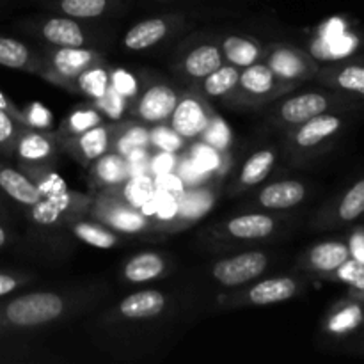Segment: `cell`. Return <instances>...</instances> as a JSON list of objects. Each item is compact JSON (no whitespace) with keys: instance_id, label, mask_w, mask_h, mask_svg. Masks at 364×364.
Masks as SVG:
<instances>
[{"instance_id":"cell-1","label":"cell","mask_w":364,"mask_h":364,"mask_svg":"<svg viewBox=\"0 0 364 364\" xmlns=\"http://www.w3.org/2000/svg\"><path fill=\"white\" fill-rule=\"evenodd\" d=\"M66 309L63 297L52 291L20 295L0 306V327H39L60 318Z\"/></svg>"},{"instance_id":"cell-2","label":"cell","mask_w":364,"mask_h":364,"mask_svg":"<svg viewBox=\"0 0 364 364\" xmlns=\"http://www.w3.org/2000/svg\"><path fill=\"white\" fill-rule=\"evenodd\" d=\"M269 265V256L262 251H249L233 258L220 259L215 263L212 274L217 283L224 287H238L249 283L265 272Z\"/></svg>"},{"instance_id":"cell-3","label":"cell","mask_w":364,"mask_h":364,"mask_svg":"<svg viewBox=\"0 0 364 364\" xmlns=\"http://www.w3.org/2000/svg\"><path fill=\"white\" fill-rule=\"evenodd\" d=\"M169 119L171 128L181 139H194L208 128V116H206L205 107L192 96L178 100Z\"/></svg>"},{"instance_id":"cell-4","label":"cell","mask_w":364,"mask_h":364,"mask_svg":"<svg viewBox=\"0 0 364 364\" xmlns=\"http://www.w3.org/2000/svg\"><path fill=\"white\" fill-rule=\"evenodd\" d=\"M178 103V95L173 87L155 84L144 91L137 105L139 117L146 123H162L169 119Z\"/></svg>"},{"instance_id":"cell-5","label":"cell","mask_w":364,"mask_h":364,"mask_svg":"<svg viewBox=\"0 0 364 364\" xmlns=\"http://www.w3.org/2000/svg\"><path fill=\"white\" fill-rule=\"evenodd\" d=\"M341 128H343V119L340 116L323 112L299 124V130L295 132L294 141L299 148L311 149L333 139Z\"/></svg>"},{"instance_id":"cell-6","label":"cell","mask_w":364,"mask_h":364,"mask_svg":"<svg viewBox=\"0 0 364 364\" xmlns=\"http://www.w3.org/2000/svg\"><path fill=\"white\" fill-rule=\"evenodd\" d=\"M333 105V100L322 92H302V95L294 96L287 100L281 105L279 116L281 119L287 121L288 124H301L318 114L327 112Z\"/></svg>"},{"instance_id":"cell-7","label":"cell","mask_w":364,"mask_h":364,"mask_svg":"<svg viewBox=\"0 0 364 364\" xmlns=\"http://www.w3.org/2000/svg\"><path fill=\"white\" fill-rule=\"evenodd\" d=\"M0 188L23 206H36L43 201L41 187L32 183L23 173L0 164Z\"/></svg>"},{"instance_id":"cell-8","label":"cell","mask_w":364,"mask_h":364,"mask_svg":"<svg viewBox=\"0 0 364 364\" xmlns=\"http://www.w3.org/2000/svg\"><path fill=\"white\" fill-rule=\"evenodd\" d=\"M350 259V247L343 242H323L309 249L306 256V267L316 272L331 274L341 270Z\"/></svg>"},{"instance_id":"cell-9","label":"cell","mask_w":364,"mask_h":364,"mask_svg":"<svg viewBox=\"0 0 364 364\" xmlns=\"http://www.w3.org/2000/svg\"><path fill=\"white\" fill-rule=\"evenodd\" d=\"M306 185L297 180H284L270 183L259 192V203L262 206L270 210H287L294 208L299 203L304 201Z\"/></svg>"},{"instance_id":"cell-10","label":"cell","mask_w":364,"mask_h":364,"mask_svg":"<svg viewBox=\"0 0 364 364\" xmlns=\"http://www.w3.org/2000/svg\"><path fill=\"white\" fill-rule=\"evenodd\" d=\"M166 295L162 291L142 290L124 297L119 304V313L130 320L153 318L166 309Z\"/></svg>"},{"instance_id":"cell-11","label":"cell","mask_w":364,"mask_h":364,"mask_svg":"<svg viewBox=\"0 0 364 364\" xmlns=\"http://www.w3.org/2000/svg\"><path fill=\"white\" fill-rule=\"evenodd\" d=\"M41 34L46 41L59 48H75V46L85 45L84 28L75 21V18L66 16V14L46 20L41 25Z\"/></svg>"},{"instance_id":"cell-12","label":"cell","mask_w":364,"mask_h":364,"mask_svg":"<svg viewBox=\"0 0 364 364\" xmlns=\"http://www.w3.org/2000/svg\"><path fill=\"white\" fill-rule=\"evenodd\" d=\"M297 281L291 279V277H270V279L255 284L249 290V301L255 306H270L290 301L297 295Z\"/></svg>"},{"instance_id":"cell-13","label":"cell","mask_w":364,"mask_h":364,"mask_svg":"<svg viewBox=\"0 0 364 364\" xmlns=\"http://www.w3.org/2000/svg\"><path fill=\"white\" fill-rule=\"evenodd\" d=\"M323 80L333 87L355 96L364 98V59L350 60L341 66L329 68L323 73Z\"/></svg>"},{"instance_id":"cell-14","label":"cell","mask_w":364,"mask_h":364,"mask_svg":"<svg viewBox=\"0 0 364 364\" xmlns=\"http://www.w3.org/2000/svg\"><path fill=\"white\" fill-rule=\"evenodd\" d=\"M167 32H169V21L166 18H148V20L139 21L124 34L123 45L128 50L141 52L162 41Z\"/></svg>"},{"instance_id":"cell-15","label":"cell","mask_w":364,"mask_h":364,"mask_svg":"<svg viewBox=\"0 0 364 364\" xmlns=\"http://www.w3.org/2000/svg\"><path fill=\"white\" fill-rule=\"evenodd\" d=\"M276 230V220L263 213H245L231 219L226 224V231L238 240H259L267 238Z\"/></svg>"},{"instance_id":"cell-16","label":"cell","mask_w":364,"mask_h":364,"mask_svg":"<svg viewBox=\"0 0 364 364\" xmlns=\"http://www.w3.org/2000/svg\"><path fill=\"white\" fill-rule=\"evenodd\" d=\"M96 63V53L82 46L75 48H59L52 55V68L66 78H77L82 71L91 68Z\"/></svg>"},{"instance_id":"cell-17","label":"cell","mask_w":364,"mask_h":364,"mask_svg":"<svg viewBox=\"0 0 364 364\" xmlns=\"http://www.w3.org/2000/svg\"><path fill=\"white\" fill-rule=\"evenodd\" d=\"M166 272V259L156 252H141L124 265L123 276L130 283H148Z\"/></svg>"},{"instance_id":"cell-18","label":"cell","mask_w":364,"mask_h":364,"mask_svg":"<svg viewBox=\"0 0 364 364\" xmlns=\"http://www.w3.org/2000/svg\"><path fill=\"white\" fill-rule=\"evenodd\" d=\"M18 156L25 164H38L48 159L53 153V141L45 134L32 132L31 128H23L18 137L16 149Z\"/></svg>"},{"instance_id":"cell-19","label":"cell","mask_w":364,"mask_h":364,"mask_svg":"<svg viewBox=\"0 0 364 364\" xmlns=\"http://www.w3.org/2000/svg\"><path fill=\"white\" fill-rule=\"evenodd\" d=\"M220 66H223V52L215 45H201L191 50L183 63L185 71L196 80L208 77Z\"/></svg>"},{"instance_id":"cell-20","label":"cell","mask_w":364,"mask_h":364,"mask_svg":"<svg viewBox=\"0 0 364 364\" xmlns=\"http://www.w3.org/2000/svg\"><path fill=\"white\" fill-rule=\"evenodd\" d=\"M0 66L11 68V70L38 71L31 48L25 43L7 38V36H0Z\"/></svg>"},{"instance_id":"cell-21","label":"cell","mask_w":364,"mask_h":364,"mask_svg":"<svg viewBox=\"0 0 364 364\" xmlns=\"http://www.w3.org/2000/svg\"><path fill=\"white\" fill-rule=\"evenodd\" d=\"M244 91H247L249 95L263 96L272 92V89L276 87V73L270 70L269 64L255 63L251 66L244 68V71L240 73V82Z\"/></svg>"},{"instance_id":"cell-22","label":"cell","mask_w":364,"mask_h":364,"mask_svg":"<svg viewBox=\"0 0 364 364\" xmlns=\"http://www.w3.org/2000/svg\"><path fill=\"white\" fill-rule=\"evenodd\" d=\"M364 215V178L355 181L338 201L334 208V220L338 224H348Z\"/></svg>"},{"instance_id":"cell-23","label":"cell","mask_w":364,"mask_h":364,"mask_svg":"<svg viewBox=\"0 0 364 364\" xmlns=\"http://www.w3.org/2000/svg\"><path fill=\"white\" fill-rule=\"evenodd\" d=\"M224 57L233 66L247 68L255 64L259 57V46L252 39L242 38V36H228L223 41Z\"/></svg>"},{"instance_id":"cell-24","label":"cell","mask_w":364,"mask_h":364,"mask_svg":"<svg viewBox=\"0 0 364 364\" xmlns=\"http://www.w3.org/2000/svg\"><path fill=\"white\" fill-rule=\"evenodd\" d=\"M78 151H80L82 159L87 160V162H95L100 156L105 155L109 151L110 146V134L107 130V127L103 124H96L91 127L89 130L82 132L78 135Z\"/></svg>"},{"instance_id":"cell-25","label":"cell","mask_w":364,"mask_h":364,"mask_svg":"<svg viewBox=\"0 0 364 364\" xmlns=\"http://www.w3.org/2000/svg\"><path fill=\"white\" fill-rule=\"evenodd\" d=\"M95 167H92V176L96 178L98 183L103 185H116L127 180L128 174V164L119 153H105L95 160Z\"/></svg>"},{"instance_id":"cell-26","label":"cell","mask_w":364,"mask_h":364,"mask_svg":"<svg viewBox=\"0 0 364 364\" xmlns=\"http://www.w3.org/2000/svg\"><path fill=\"white\" fill-rule=\"evenodd\" d=\"M274 164H276V153L272 149H259L255 155H251L247 159V162L244 164L240 173V181L242 185H258L269 176V173L272 171Z\"/></svg>"},{"instance_id":"cell-27","label":"cell","mask_w":364,"mask_h":364,"mask_svg":"<svg viewBox=\"0 0 364 364\" xmlns=\"http://www.w3.org/2000/svg\"><path fill=\"white\" fill-rule=\"evenodd\" d=\"M238 82H240V71L237 66H220L215 71H212L208 77H205L203 89H205L206 96L219 98V96L233 91Z\"/></svg>"},{"instance_id":"cell-28","label":"cell","mask_w":364,"mask_h":364,"mask_svg":"<svg viewBox=\"0 0 364 364\" xmlns=\"http://www.w3.org/2000/svg\"><path fill=\"white\" fill-rule=\"evenodd\" d=\"M77 84L84 95L100 100L110 89V75L105 68L91 66L77 77Z\"/></svg>"},{"instance_id":"cell-29","label":"cell","mask_w":364,"mask_h":364,"mask_svg":"<svg viewBox=\"0 0 364 364\" xmlns=\"http://www.w3.org/2000/svg\"><path fill=\"white\" fill-rule=\"evenodd\" d=\"M110 7V0H59V11L70 18H98Z\"/></svg>"},{"instance_id":"cell-30","label":"cell","mask_w":364,"mask_h":364,"mask_svg":"<svg viewBox=\"0 0 364 364\" xmlns=\"http://www.w3.org/2000/svg\"><path fill=\"white\" fill-rule=\"evenodd\" d=\"M73 233L82 242H85V244L92 245L96 249H110L117 242V237L112 231L91 223H77L73 226Z\"/></svg>"},{"instance_id":"cell-31","label":"cell","mask_w":364,"mask_h":364,"mask_svg":"<svg viewBox=\"0 0 364 364\" xmlns=\"http://www.w3.org/2000/svg\"><path fill=\"white\" fill-rule=\"evenodd\" d=\"M270 70L276 75L283 78H295L299 75L304 73L306 66L295 53L288 52V50H277L272 57H270Z\"/></svg>"},{"instance_id":"cell-32","label":"cell","mask_w":364,"mask_h":364,"mask_svg":"<svg viewBox=\"0 0 364 364\" xmlns=\"http://www.w3.org/2000/svg\"><path fill=\"white\" fill-rule=\"evenodd\" d=\"M23 128L25 127H21L11 114L0 109V153H4V155L14 153L18 137H20Z\"/></svg>"},{"instance_id":"cell-33","label":"cell","mask_w":364,"mask_h":364,"mask_svg":"<svg viewBox=\"0 0 364 364\" xmlns=\"http://www.w3.org/2000/svg\"><path fill=\"white\" fill-rule=\"evenodd\" d=\"M109 224L121 231H139L146 226V219L130 208H117L109 215Z\"/></svg>"},{"instance_id":"cell-34","label":"cell","mask_w":364,"mask_h":364,"mask_svg":"<svg viewBox=\"0 0 364 364\" xmlns=\"http://www.w3.org/2000/svg\"><path fill=\"white\" fill-rule=\"evenodd\" d=\"M153 185L148 178H135L127 185V199L134 206H144L151 201Z\"/></svg>"},{"instance_id":"cell-35","label":"cell","mask_w":364,"mask_h":364,"mask_svg":"<svg viewBox=\"0 0 364 364\" xmlns=\"http://www.w3.org/2000/svg\"><path fill=\"white\" fill-rule=\"evenodd\" d=\"M363 320V311L359 306H348V308L341 309L333 320H331V331L334 333H347V331L354 329L359 322Z\"/></svg>"},{"instance_id":"cell-36","label":"cell","mask_w":364,"mask_h":364,"mask_svg":"<svg viewBox=\"0 0 364 364\" xmlns=\"http://www.w3.org/2000/svg\"><path fill=\"white\" fill-rule=\"evenodd\" d=\"M110 87L121 96V98H134L137 95V80L132 73L124 70H114L110 75Z\"/></svg>"},{"instance_id":"cell-37","label":"cell","mask_w":364,"mask_h":364,"mask_svg":"<svg viewBox=\"0 0 364 364\" xmlns=\"http://www.w3.org/2000/svg\"><path fill=\"white\" fill-rule=\"evenodd\" d=\"M149 141L167 153H174L176 149H180L181 146V137L173 130V128L167 130V128L159 127L151 135H149Z\"/></svg>"},{"instance_id":"cell-38","label":"cell","mask_w":364,"mask_h":364,"mask_svg":"<svg viewBox=\"0 0 364 364\" xmlns=\"http://www.w3.org/2000/svg\"><path fill=\"white\" fill-rule=\"evenodd\" d=\"M149 142V134L142 128H132L127 135L119 141L121 153H132L135 149H144V146Z\"/></svg>"},{"instance_id":"cell-39","label":"cell","mask_w":364,"mask_h":364,"mask_svg":"<svg viewBox=\"0 0 364 364\" xmlns=\"http://www.w3.org/2000/svg\"><path fill=\"white\" fill-rule=\"evenodd\" d=\"M100 123L98 114L91 112V110H82V112L73 114L68 121V127L71 128L73 134H82V132L89 130L91 127H96Z\"/></svg>"},{"instance_id":"cell-40","label":"cell","mask_w":364,"mask_h":364,"mask_svg":"<svg viewBox=\"0 0 364 364\" xmlns=\"http://www.w3.org/2000/svg\"><path fill=\"white\" fill-rule=\"evenodd\" d=\"M100 105V109L105 110L107 114H109L110 117H114V119H117V117L121 116V112H123L124 105H123V98H121L119 95H117L116 91H114L112 87L107 91V95L103 96V98L96 100Z\"/></svg>"},{"instance_id":"cell-41","label":"cell","mask_w":364,"mask_h":364,"mask_svg":"<svg viewBox=\"0 0 364 364\" xmlns=\"http://www.w3.org/2000/svg\"><path fill=\"white\" fill-rule=\"evenodd\" d=\"M0 109L2 110H6L7 114H11V116L14 117V119L18 121V123L21 124V127H25V128H31L28 127V123H27V117H25V112L21 109H18L16 105H14L13 102H11L9 98H7L6 95H4L2 91H0Z\"/></svg>"},{"instance_id":"cell-42","label":"cell","mask_w":364,"mask_h":364,"mask_svg":"<svg viewBox=\"0 0 364 364\" xmlns=\"http://www.w3.org/2000/svg\"><path fill=\"white\" fill-rule=\"evenodd\" d=\"M21 283H23V279H21V277L14 276V274L0 272V297H6V295H9L11 291L16 290Z\"/></svg>"},{"instance_id":"cell-43","label":"cell","mask_w":364,"mask_h":364,"mask_svg":"<svg viewBox=\"0 0 364 364\" xmlns=\"http://www.w3.org/2000/svg\"><path fill=\"white\" fill-rule=\"evenodd\" d=\"M153 166H155L156 173H166V171H169L171 166H173V159L167 156V151H166L164 155H160L155 162H153Z\"/></svg>"},{"instance_id":"cell-44","label":"cell","mask_w":364,"mask_h":364,"mask_svg":"<svg viewBox=\"0 0 364 364\" xmlns=\"http://www.w3.org/2000/svg\"><path fill=\"white\" fill-rule=\"evenodd\" d=\"M199 159H203V167H215L217 166V155L213 153V149L201 148Z\"/></svg>"},{"instance_id":"cell-45","label":"cell","mask_w":364,"mask_h":364,"mask_svg":"<svg viewBox=\"0 0 364 364\" xmlns=\"http://www.w3.org/2000/svg\"><path fill=\"white\" fill-rule=\"evenodd\" d=\"M6 244H7V233L2 228V224H0V249H2Z\"/></svg>"}]
</instances>
